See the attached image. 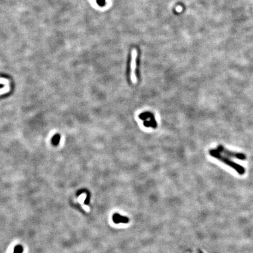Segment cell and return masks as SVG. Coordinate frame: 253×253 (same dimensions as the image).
Returning <instances> with one entry per match:
<instances>
[{"mask_svg": "<svg viewBox=\"0 0 253 253\" xmlns=\"http://www.w3.org/2000/svg\"><path fill=\"white\" fill-rule=\"evenodd\" d=\"M209 153V155L221 161L224 164L228 165L233 169H235V171L240 175H244L245 172V170L243 166L235 163L234 161H231L229 157L222 154V153L219 151L217 148L210 150Z\"/></svg>", "mask_w": 253, "mask_h": 253, "instance_id": "6da1fadb", "label": "cell"}, {"mask_svg": "<svg viewBox=\"0 0 253 253\" xmlns=\"http://www.w3.org/2000/svg\"><path fill=\"white\" fill-rule=\"evenodd\" d=\"M217 149L222 153V154L226 156L229 158H235L240 160H245L247 158V156L244 154L230 151L224 146H223L222 145H219Z\"/></svg>", "mask_w": 253, "mask_h": 253, "instance_id": "7a4b0ae2", "label": "cell"}, {"mask_svg": "<svg viewBox=\"0 0 253 253\" xmlns=\"http://www.w3.org/2000/svg\"><path fill=\"white\" fill-rule=\"evenodd\" d=\"M136 58H137V52L134 51L133 53V58L131 64V78L133 82H137V76L135 75V71L136 67Z\"/></svg>", "mask_w": 253, "mask_h": 253, "instance_id": "3957f363", "label": "cell"}, {"mask_svg": "<svg viewBox=\"0 0 253 253\" xmlns=\"http://www.w3.org/2000/svg\"><path fill=\"white\" fill-rule=\"evenodd\" d=\"M113 220H114V222H115L116 223H121V222L122 223L128 222V219L127 218L121 216L119 214H117L114 215Z\"/></svg>", "mask_w": 253, "mask_h": 253, "instance_id": "277c9868", "label": "cell"}, {"mask_svg": "<svg viewBox=\"0 0 253 253\" xmlns=\"http://www.w3.org/2000/svg\"><path fill=\"white\" fill-rule=\"evenodd\" d=\"M61 140V136L59 134H55L53 135V137L52 138V143L55 145H57Z\"/></svg>", "mask_w": 253, "mask_h": 253, "instance_id": "5b68a950", "label": "cell"}, {"mask_svg": "<svg viewBox=\"0 0 253 253\" xmlns=\"http://www.w3.org/2000/svg\"><path fill=\"white\" fill-rule=\"evenodd\" d=\"M22 252V247L21 246H17L15 247V249L14 250L13 253H21Z\"/></svg>", "mask_w": 253, "mask_h": 253, "instance_id": "8992f818", "label": "cell"}, {"mask_svg": "<svg viewBox=\"0 0 253 253\" xmlns=\"http://www.w3.org/2000/svg\"><path fill=\"white\" fill-rule=\"evenodd\" d=\"M98 3L100 5H104V0H98Z\"/></svg>", "mask_w": 253, "mask_h": 253, "instance_id": "52a82bcc", "label": "cell"}]
</instances>
